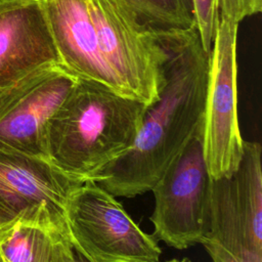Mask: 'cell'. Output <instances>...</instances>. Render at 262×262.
<instances>
[{
	"label": "cell",
	"mask_w": 262,
	"mask_h": 262,
	"mask_svg": "<svg viewBox=\"0 0 262 262\" xmlns=\"http://www.w3.org/2000/svg\"><path fill=\"white\" fill-rule=\"evenodd\" d=\"M160 33L167 59L159 98L146 106L131 147L92 179L114 196L149 191L203 123L210 54L194 26Z\"/></svg>",
	"instance_id": "obj_1"
},
{
	"label": "cell",
	"mask_w": 262,
	"mask_h": 262,
	"mask_svg": "<svg viewBox=\"0 0 262 262\" xmlns=\"http://www.w3.org/2000/svg\"><path fill=\"white\" fill-rule=\"evenodd\" d=\"M146 104L78 80L46 128L48 160L68 175L93 179L133 144Z\"/></svg>",
	"instance_id": "obj_2"
},
{
	"label": "cell",
	"mask_w": 262,
	"mask_h": 262,
	"mask_svg": "<svg viewBox=\"0 0 262 262\" xmlns=\"http://www.w3.org/2000/svg\"><path fill=\"white\" fill-rule=\"evenodd\" d=\"M99 53L117 92L146 105L159 98L167 50L160 31L118 0H86Z\"/></svg>",
	"instance_id": "obj_3"
},
{
	"label": "cell",
	"mask_w": 262,
	"mask_h": 262,
	"mask_svg": "<svg viewBox=\"0 0 262 262\" xmlns=\"http://www.w3.org/2000/svg\"><path fill=\"white\" fill-rule=\"evenodd\" d=\"M261 145L245 141L237 169L211 180L210 226L202 245L212 262H262Z\"/></svg>",
	"instance_id": "obj_4"
},
{
	"label": "cell",
	"mask_w": 262,
	"mask_h": 262,
	"mask_svg": "<svg viewBox=\"0 0 262 262\" xmlns=\"http://www.w3.org/2000/svg\"><path fill=\"white\" fill-rule=\"evenodd\" d=\"M211 176L203 151V123L173 159L150 191L154 236L184 250L201 244L210 226Z\"/></svg>",
	"instance_id": "obj_5"
},
{
	"label": "cell",
	"mask_w": 262,
	"mask_h": 262,
	"mask_svg": "<svg viewBox=\"0 0 262 262\" xmlns=\"http://www.w3.org/2000/svg\"><path fill=\"white\" fill-rule=\"evenodd\" d=\"M66 220L76 248L93 262H159L161 248L112 193L88 179L69 196Z\"/></svg>",
	"instance_id": "obj_6"
},
{
	"label": "cell",
	"mask_w": 262,
	"mask_h": 262,
	"mask_svg": "<svg viewBox=\"0 0 262 262\" xmlns=\"http://www.w3.org/2000/svg\"><path fill=\"white\" fill-rule=\"evenodd\" d=\"M84 181L62 172L46 158L0 141V227L19 221L69 230L66 205Z\"/></svg>",
	"instance_id": "obj_7"
},
{
	"label": "cell",
	"mask_w": 262,
	"mask_h": 262,
	"mask_svg": "<svg viewBox=\"0 0 262 262\" xmlns=\"http://www.w3.org/2000/svg\"><path fill=\"white\" fill-rule=\"evenodd\" d=\"M237 24L220 17L210 52L203 151L213 179L232 174L244 152L237 115Z\"/></svg>",
	"instance_id": "obj_8"
},
{
	"label": "cell",
	"mask_w": 262,
	"mask_h": 262,
	"mask_svg": "<svg viewBox=\"0 0 262 262\" xmlns=\"http://www.w3.org/2000/svg\"><path fill=\"white\" fill-rule=\"evenodd\" d=\"M57 64L41 0H0V100Z\"/></svg>",
	"instance_id": "obj_9"
},
{
	"label": "cell",
	"mask_w": 262,
	"mask_h": 262,
	"mask_svg": "<svg viewBox=\"0 0 262 262\" xmlns=\"http://www.w3.org/2000/svg\"><path fill=\"white\" fill-rule=\"evenodd\" d=\"M78 80L57 64L3 97L0 100V141L21 152L48 159L47 124Z\"/></svg>",
	"instance_id": "obj_10"
},
{
	"label": "cell",
	"mask_w": 262,
	"mask_h": 262,
	"mask_svg": "<svg viewBox=\"0 0 262 262\" xmlns=\"http://www.w3.org/2000/svg\"><path fill=\"white\" fill-rule=\"evenodd\" d=\"M41 3L60 64L79 80L117 92L116 81L97 47L87 1L41 0Z\"/></svg>",
	"instance_id": "obj_11"
},
{
	"label": "cell",
	"mask_w": 262,
	"mask_h": 262,
	"mask_svg": "<svg viewBox=\"0 0 262 262\" xmlns=\"http://www.w3.org/2000/svg\"><path fill=\"white\" fill-rule=\"evenodd\" d=\"M74 250L69 230L19 221L0 227L4 262H71Z\"/></svg>",
	"instance_id": "obj_12"
},
{
	"label": "cell",
	"mask_w": 262,
	"mask_h": 262,
	"mask_svg": "<svg viewBox=\"0 0 262 262\" xmlns=\"http://www.w3.org/2000/svg\"><path fill=\"white\" fill-rule=\"evenodd\" d=\"M145 25L162 31H182L194 26L189 0H118Z\"/></svg>",
	"instance_id": "obj_13"
},
{
	"label": "cell",
	"mask_w": 262,
	"mask_h": 262,
	"mask_svg": "<svg viewBox=\"0 0 262 262\" xmlns=\"http://www.w3.org/2000/svg\"><path fill=\"white\" fill-rule=\"evenodd\" d=\"M194 28L203 48L210 54L220 20L219 0H189Z\"/></svg>",
	"instance_id": "obj_14"
},
{
	"label": "cell",
	"mask_w": 262,
	"mask_h": 262,
	"mask_svg": "<svg viewBox=\"0 0 262 262\" xmlns=\"http://www.w3.org/2000/svg\"><path fill=\"white\" fill-rule=\"evenodd\" d=\"M262 10V0H219L220 17L239 24Z\"/></svg>",
	"instance_id": "obj_15"
},
{
	"label": "cell",
	"mask_w": 262,
	"mask_h": 262,
	"mask_svg": "<svg viewBox=\"0 0 262 262\" xmlns=\"http://www.w3.org/2000/svg\"><path fill=\"white\" fill-rule=\"evenodd\" d=\"M71 262H93L90 258H88L82 251L75 247L74 250V258Z\"/></svg>",
	"instance_id": "obj_16"
},
{
	"label": "cell",
	"mask_w": 262,
	"mask_h": 262,
	"mask_svg": "<svg viewBox=\"0 0 262 262\" xmlns=\"http://www.w3.org/2000/svg\"><path fill=\"white\" fill-rule=\"evenodd\" d=\"M166 262H190V260L187 258H183V259H171Z\"/></svg>",
	"instance_id": "obj_17"
},
{
	"label": "cell",
	"mask_w": 262,
	"mask_h": 262,
	"mask_svg": "<svg viewBox=\"0 0 262 262\" xmlns=\"http://www.w3.org/2000/svg\"><path fill=\"white\" fill-rule=\"evenodd\" d=\"M0 262H4V260L1 258V256H0Z\"/></svg>",
	"instance_id": "obj_18"
}]
</instances>
